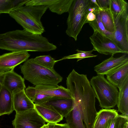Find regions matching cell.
Segmentation results:
<instances>
[{
    "label": "cell",
    "mask_w": 128,
    "mask_h": 128,
    "mask_svg": "<svg viewBox=\"0 0 128 128\" xmlns=\"http://www.w3.org/2000/svg\"><path fill=\"white\" fill-rule=\"evenodd\" d=\"M68 89L73 100L72 108L65 118L70 128H93L98 112L96 96L89 81L80 78Z\"/></svg>",
    "instance_id": "6da1fadb"
},
{
    "label": "cell",
    "mask_w": 128,
    "mask_h": 128,
    "mask_svg": "<svg viewBox=\"0 0 128 128\" xmlns=\"http://www.w3.org/2000/svg\"><path fill=\"white\" fill-rule=\"evenodd\" d=\"M56 46L42 34L24 30H16L0 34V49L11 52H48Z\"/></svg>",
    "instance_id": "7a4b0ae2"
},
{
    "label": "cell",
    "mask_w": 128,
    "mask_h": 128,
    "mask_svg": "<svg viewBox=\"0 0 128 128\" xmlns=\"http://www.w3.org/2000/svg\"><path fill=\"white\" fill-rule=\"evenodd\" d=\"M48 8L45 6H25L14 10L9 14L24 30L42 34L45 31L41 19Z\"/></svg>",
    "instance_id": "3957f363"
},
{
    "label": "cell",
    "mask_w": 128,
    "mask_h": 128,
    "mask_svg": "<svg viewBox=\"0 0 128 128\" xmlns=\"http://www.w3.org/2000/svg\"><path fill=\"white\" fill-rule=\"evenodd\" d=\"M20 68L24 78L35 86H56L63 79L54 68L50 69L42 66L36 64L33 58L25 61Z\"/></svg>",
    "instance_id": "277c9868"
},
{
    "label": "cell",
    "mask_w": 128,
    "mask_h": 128,
    "mask_svg": "<svg viewBox=\"0 0 128 128\" xmlns=\"http://www.w3.org/2000/svg\"><path fill=\"white\" fill-rule=\"evenodd\" d=\"M91 4L90 0H74L68 12L66 33L75 41L83 26L86 23V16L90 12Z\"/></svg>",
    "instance_id": "5b68a950"
},
{
    "label": "cell",
    "mask_w": 128,
    "mask_h": 128,
    "mask_svg": "<svg viewBox=\"0 0 128 128\" xmlns=\"http://www.w3.org/2000/svg\"><path fill=\"white\" fill-rule=\"evenodd\" d=\"M90 82L101 108H110L117 105L119 92L104 75L93 76Z\"/></svg>",
    "instance_id": "8992f818"
},
{
    "label": "cell",
    "mask_w": 128,
    "mask_h": 128,
    "mask_svg": "<svg viewBox=\"0 0 128 128\" xmlns=\"http://www.w3.org/2000/svg\"><path fill=\"white\" fill-rule=\"evenodd\" d=\"M115 30L108 38L125 54H128V10L114 18Z\"/></svg>",
    "instance_id": "52a82bcc"
},
{
    "label": "cell",
    "mask_w": 128,
    "mask_h": 128,
    "mask_svg": "<svg viewBox=\"0 0 128 128\" xmlns=\"http://www.w3.org/2000/svg\"><path fill=\"white\" fill-rule=\"evenodd\" d=\"M46 122L33 108L16 113L12 124L14 128H40Z\"/></svg>",
    "instance_id": "ba28073f"
},
{
    "label": "cell",
    "mask_w": 128,
    "mask_h": 128,
    "mask_svg": "<svg viewBox=\"0 0 128 128\" xmlns=\"http://www.w3.org/2000/svg\"><path fill=\"white\" fill-rule=\"evenodd\" d=\"M90 38L94 48L100 54L114 56L119 53L124 54L112 40L96 30H94Z\"/></svg>",
    "instance_id": "9c48e42d"
},
{
    "label": "cell",
    "mask_w": 128,
    "mask_h": 128,
    "mask_svg": "<svg viewBox=\"0 0 128 128\" xmlns=\"http://www.w3.org/2000/svg\"><path fill=\"white\" fill-rule=\"evenodd\" d=\"M30 56L27 51L13 52L0 55V73L14 70Z\"/></svg>",
    "instance_id": "30bf717a"
},
{
    "label": "cell",
    "mask_w": 128,
    "mask_h": 128,
    "mask_svg": "<svg viewBox=\"0 0 128 128\" xmlns=\"http://www.w3.org/2000/svg\"><path fill=\"white\" fill-rule=\"evenodd\" d=\"M74 0H30L25 5L30 6H45L52 12L58 14L68 12Z\"/></svg>",
    "instance_id": "8fae6325"
},
{
    "label": "cell",
    "mask_w": 128,
    "mask_h": 128,
    "mask_svg": "<svg viewBox=\"0 0 128 128\" xmlns=\"http://www.w3.org/2000/svg\"><path fill=\"white\" fill-rule=\"evenodd\" d=\"M112 55L110 58L103 61L94 67V71L98 75H106L128 62V57L126 54L114 58Z\"/></svg>",
    "instance_id": "7c38bea8"
},
{
    "label": "cell",
    "mask_w": 128,
    "mask_h": 128,
    "mask_svg": "<svg viewBox=\"0 0 128 128\" xmlns=\"http://www.w3.org/2000/svg\"><path fill=\"white\" fill-rule=\"evenodd\" d=\"M24 80L14 70H12L5 72L3 86L13 94L24 90L26 87Z\"/></svg>",
    "instance_id": "4fadbf2b"
},
{
    "label": "cell",
    "mask_w": 128,
    "mask_h": 128,
    "mask_svg": "<svg viewBox=\"0 0 128 128\" xmlns=\"http://www.w3.org/2000/svg\"><path fill=\"white\" fill-rule=\"evenodd\" d=\"M118 114L114 109L100 110L98 112L93 128H110L113 120Z\"/></svg>",
    "instance_id": "5bb4252c"
},
{
    "label": "cell",
    "mask_w": 128,
    "mask_h": 128,
    "mask_svg": "<svg viewBox=\"0 0 128 128\" xmlns=\"http://www.w3.org/2000/svg\"><path fill=\"white\" fill-rule=\"evenodd\" d=\"M43 104L52 106L63 118H65L72 109L73 100L72 98L53 97Z\"/></svg>",
    "instance_id": "9a60e30c"
},
{
    "label": "cell",
    "mask_w": 128,
    "mask_h": 128,
    "mask_svg": "<svg viewBox=\"0 0 128 128\" xmlns=\"http://www.w3.org/2000/svg\"><path fill=\"white\" fill-rule=\"evenodd\" d=\"M34 108L47 123H58L63 118L62 116L50 106L34 104Z\"/></svg>",
    "instance_id": "2e32d148"
},
{
    "label": "cell",
    "mask_w": 128,
    "mask_h": 128,
    "mask_svg": "<svg viewBox=\"0 0 128 128\" xmlns=\"http://www.w3.org/2000/svg\"><path fill=\"white\" fill-rule=\"evenodd\" d=\"M13 102L16 113L34 108V104L26 96L25 90L13 94Z\"/></svg>",
    "instance_id": "e0dca14e"
},
{
    "label": "cell",
    "mask_w": 128,
    "mask_h": 128,
    "mask_svg": "<svg viewBox=\"0 0 128 128\" xmlns=\"http://www.w3.org/2000/svg\"><path fill=\"white\" fill-rule=\"evenodd\" d=\"M40 92L53 97L72 98L69 90L62 86L39 85L35 86Z\"/></svg>",
    "instance_id": "ac0fdd59"
},
{
    "label": "cell",
    "mask_w": 128,
    "mask_h": 128,
    "mask_svg": "<svg viewBox=\"0 0 128 128\" xmlns=\"http://www.w3.org/2000/svg\"><path fill=\"white\" fill-rule=\"evenodd\" d=\"M118 88L119 91L117 104L118 111L128 116V76Z\"/></svg>",
    "instance_id": "d6986e66"
},
{
    "label": "cell",
    "mask_w": 128,
    "mask_h": 128,
    "mask_svg": "<svg viewBox=\"0 0 128 128\" xmlns=\"http://www.w3.org/2000/svg\"><path fill=\"white\" fill-rule=\"evenodd\" d=\"M14 110L13 94L2 86L0 91V116L9 115Z\"/></svg>",
    "instance_id": "ffe728a7"
},
{
    "label": "cell",
    "mask_w": 128,
    "mask_h": 128,
    "mask_svg": "<svg viewBox=\"0 0 128 128\" xmlns=\"http://www.w3.org/2000/svg\"><path fill=\"white\" fill-rule=\"evenodd\" d=\"M106 75L107 80L118 88L128 76V62Z\"/></svg>",
    "instance_id": "44dd1931"
},
{
    "label": "cell",
    "mask_w": 128,
    "mask_h": 128,
    "mask_svg": "<svg viewBox=\"0 0 128 128\" xmlns=\"http://www.w3.org/2000/svg\"><path fill=\"white\" fill-rule=\"evenodd\" d=\"M25 92L28 97L36 104H44L52 98L48 95L40 92L34 87L29 86L25 90Z\"/></svg>",
    "instance_id": "7402d4cb"
},
{
    "label": "cell",
    "mask_w": 128,
    "mask_h": 128,
    "mask_svg": "<svg viewBox=\"0 0 128 128\" xmlns=\"http://www.w3.org/2000/svg\"><path fill=\"white\" fill-rule=\"evenodd\" d=\"M102 22L105 30L113 33L115 30V24L112 14L110 8L99 10Z\"/></svg>",
    "instance_id": "603a6c76"
},
{
    "label": "cell",
    "mask_w": 128,
    "mask_h": 128,
    "mask_svg": "<svg viewBox=\"0 0 128 128\" xmlns=\"http://www.w3.org/2000/svg\"><path fill=\"white\" fill-rule=\"evenodd\" d=\"M30 0H0V14H9L14 10L23 6Z\"/></svg>",
    "instance_id": "cb8c5ba5"
},
{
    "label": "cell",
    "mask_w": 128,
    "mask_h": 128,
    "mask_svg": "<svg viewBox=\"0 0 128 128\" xmlns=\"http://www.w3.org/2000/svg\"><path fill=\"white\" fill-rule=\"evenodd\" d=\"M99 10L97 11L94 13L96 16V19L92 21L86 20V23L89 24L94 30H96L109 38L112 33L107 31L105 29L101 21Z\"/></svg>",
    "instance_id": "d4e9b609"
},
{
    "label": "cell",
    "mask_w": 128,
    "mask_h": 128,
    "mask_svg": "<svg viewBox=\"0 0 128 128\" xmlns=\"http://www.w3.org/2000/svg\"><path fill=\"white\" fill-rule=\"evenodd\" d=\"M128 4L124 0H111L110 9L114 18L128 10Z\"/></svg>",
    "instance_id": "484cf974"
},
{
    "label": "cell",
    "mask_w": 128,
    "mask_h": 128,
    "mask_svg": "<svg viewBox=\"0 0 128 128\" xmlns=\"http://www.w3.org/2000/svg\"><path fill=\"white\" fill-rule=\"evenodd\" d=\"M34 59L37 64L50 69L54 68V66L56 62L54 58L48 55L38 56Z\"/></svg>",
    "instance_id": "4316f807"
},
{
    "label": "cell",
    "mask_w": 128,
    "mask_h": 128,
    "mask_svg": "<svg viewBox=\"0 0 128 128\" xmlns=\"http://www.w3.org/2000/svg\"><path fill=\"white\" fill-rule=\"evenodd\" d=\"M76 53L64 57L62 59L56 60V62L61 60L65 59H77V62L84 58L90 57H95L97 55H95L92 54V52L94 51H95L93 48L92 50L89 51H83L79 50L78 49L76 50Z\"/></svg>",
    "instance_id": "83f0119b"
},
{
    "label": "cell",
    "mask_w": 128,
    "mask_h": 128,
    "mask_svg": "<svg viewBox=\"0 0 128 128\" xmlns=\"http://www.w3.org/2000/svg\"><path fill=\"white\" fill-rule=\"evenodd\" d=\"M128 116L118 114L113 120L110 128H124L128 124Z\"/></svg>",
    "instance_id": "f1b7e54d"
},
{
    "label": "cell",
    "mask_w": 128,
    "mask_h": 128,
    "mask_svg": "<svg viewBox=\"0 0 128 128\" xmlns=\"http://www.w3.org/2000/svg\"><path fill=\"white\" fill-rule=\"evenodd\" d=\"M100 8L102 9L110 8L111 0H96Z\"/></svg>",
    "instance_id": "f546056e"
},
{
    "label": "cell",
    "mask_w": 128,
    "mask_h": 128,
    "mask_svg": "<svg viewBox=\"0 0 128 128\" xmlns=\"http://www.w3.org/2000/svg\"><path fill=\"white\" fill-rule=\"evenodd\" d=\"M49 128H70L66 123L63 124L48 123Z\"/></svg>",
    "instance_id": "4dcf8cb0"
},
{
    "label": "cell",
    "mask_w": 128,
    "mask_h": 128,
    "mask_svg": "<svg viewBox=\"0 0 128 128\" xmlns=\"http://www.w3.org/2000/svg\"><path fill=\"white\" fill-rule=\"evenodd\" d=\"M86 20L89 21H92L96 19L95 14L92 12H90L87 14L86 16Z\"/></svg>",
    "instance_id": "1f68e13d"
},
{
    "label": "cell",
    "mask_w": 128,
    "mask_h": 128,
    "mask_svg": "<svg viewBox=\"0 0 128 128\" xmlns=\"http://www.w3.org/2000/svg\"><path fill=\"white\" fill-rule=\"evenodd\" d=\"M5 72L0 73V91L3 86Z\"/></svg>",
    "instance_id": "d6a6232c"
},
{
    "label": "cell",
    "mask_w": 128,
    "mask_h": 128,
    "mask_svg": "<svg viewBox=\"0 0 128 128\" xmlns=\"http://www.w3.org/2000/svg\"><path fill=\"white\" fill-rule=\"evenodd\" d=\"M40 128H49V127L48 124H45Z\"/></svg>",
    "instance_id": "836d02e7"
},
{
    "label": "cell",
    "mask_w": 128,
    "mask_h": 128,
    "mask_svg": "<svg viewBox=\"0 0 128 128\" xmlns=\"http://www.w3.org/2000/svg\"><path fill=\"white\" fill-rule=\"evenodd\" d=\"M128 124H127L124 128H128Z\"/></svg>",
    "instance_id": "e575fe53"
},
{
    "label": "cell",
    "mask_w": 128,
    "mask_h": 128,
    "mask_svg": "<svg viewBox=\"0 0 128 128\" xmlns=\"http://www.w3.org/2000/svg\"></svg>",
    "instance_id": "d590c367"
}]
</instances>
